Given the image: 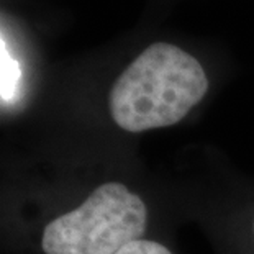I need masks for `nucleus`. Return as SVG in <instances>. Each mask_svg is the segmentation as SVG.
Listing matches in <instances>:
<instances>
[{"instance_id": "obj_3", "label": "nucleus", "mask_w": 254, "mask_h": 254, "mask_svg": "<svg viewBox=\"0 0 254 254\" xmlns=\"http://www.w3.org/2000/svg\"><path fill=\"white\" fill-rule=\"evenodd\" d=\"M20 79V66L5 50L0 40V95L5 99H12Z\"/></svg>"}, {"instance_id": "obj_1", "label": "nucleus", "mask_w": 254, "mask_h": 254, "mask_svg": "<svg viewBox=\"0 0 254 254\" xmlns=\"http://www.w3.org/2000/svg\"><path fill=\"white\" fill-rule=\"evenodd\" d=\"M208 90L195 58L167 43H154L123 71L110 92V113L131 133L179 123Z\"/></svg>"}, {"instance_id": "obj_4", "label": "nucleus", "mask_w": 254, "mask_h": 254, "mask_svg": "<svg viewBox=\"0 0 254 254\" xmlns=\"http://www.w3.org/2000/svg\"><path fill=\"white\" fill-rule=\"evenodd\" d=\"M115 254H172L166 246L159 245L156 241L148 240H134L122 248Z\"/></svg>"}, {"instance_id": "obj_2", "label": "nucleus", "mask_w": 254, "mask_h": 254, "mask_svg": "<svg viewBox=\"0 0 254 254\" xmlns=\"http://www.w3.org/2000/svg\"><path fill=\"white\" fill-rule=\"evenodd\" d=\"M146 220L143 200L123 184L109 182L75 210L53 220L41 246L45 254H115L141 238Z\"/></svg>"}]
</instances>
